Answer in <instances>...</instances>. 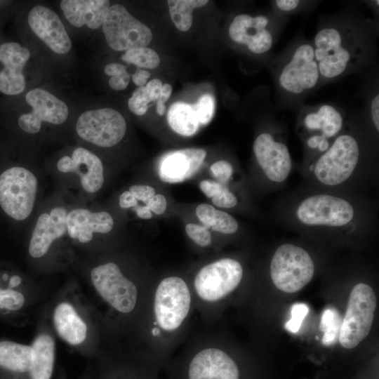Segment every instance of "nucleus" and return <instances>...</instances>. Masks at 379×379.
Returning a JSON list of instances; mask_svg holds the SVG:
<instances>
[{"label":"nucleus","mask_w":379,"mask_h":379,"mask_svg":"<svg viewBox=\"0 0 379 379\" xmlns=\"http://www.w3.org/2000/svg\"><path fill=\"white\" fill-rule=\"evenodd\" d=\"M22 279L14 270L0 265V316H11L25 305Z\"/></svg>","instance_id":"nucleus-28"},{"label":"nucleus","mask_w":379,"mask_h":379,"mask_svg":"<svg viewBox=\"0 0 379 379\" xmlns=\"http://www.w3.org/2000/svg\"><path fill=\"white\" fill-rule=\"evenodd\" d=\"M81 379H94L93 376L91 374H86L84 377H82Z\"/></svg>","instance_id":"nucleus-53"},{"label":"nucleus","mask_w":379,"mask_h":379,"mask_svg":"<svg viewBox=\"0 0 379 379\" xmlns=\"http://www.w3.org/2000/svg\"><path fill=\"white\" fill-rule=\"evenodd\" d=\"M29 58V51L18 43L6 42L0 45V62L4 66L0 71L1 93L15 95L24 91L26 83L22 70Z\"/></svg>","instance_id":"nucleus-20"},{"label":"nucleus","mask_w":379,"mask_h":379,"mask_svg":"<svg viewBox=\"0 0 379 379\" xmlns=\"http://www.w3.org/2000/svg\"><path fill=\"white\" fill-rule=\"evenodd\" d=\"M210 171L211 175L216 179L217 182L224 186H227L234 174L232 164L228 161L223 159L216 161L212 164L210 166Z\"/></svg>","instance_id":"nucleus-37"},{"label":"nucleus","mask_w":379,"mask_h":379,"mask_svg":"<svg viewBox=\"0 0 379 379\" xmlns=\"http://www.w3.org/2000/svg\"><path fill=\"white\" fill-rule=\"evenodd\" d=\"M293 229L326 234L371 230L373 213L364 201L343 192L316 190L295 197L284 209Z\"/></svg>","instance_id":"nucleus-2"},{"label":"nucleus","mask_w":379,"mask_h":379,"mask_svg":"<svg viewBox=\"0 0 379 379\" xmlns=\"http://www.w3.org/2000/svg\"><path fill=\"white\" fill-rule=\"evenodd\" d=\"M253 152L270 189L286 182L292 171L293 161L286 142L278 133L271 130L259 133L254 140Z\"/></svg>","instance_id":"nucleus-12"},{"label":"nucleus","mask_w":379,"mask_h":379,"mask_svg":"<svg viewBox=\"0 0 379 379\" xmlns=\"http://www.w3.org/2000/svg\"><path fill=\"white\" fill-rule=\"evenodd\" d=\"M66 222L68 235L84 244L93 239V233H108L114 226L113 218L107 212H92L85 208L71 211Z\"/></svg>","instance_id":"nucleus-23"},{"label":"nucleus","mask_w":379,"mask_h":379,"mask_svg":"<svg viewBox=\"0 0 379 379\" xmlns=\"http://www.w3.org/2000/svg\"><path fill=\"white\" fill-rule=\"evenodd\" d=\"M309 312V307L305 303H295L291 307V317L286 324V328L291 333H297L301 325L303 319Z\"/></svg>","instance_id":"nucleus-38"},{"label":"nucleus","mask_w":379,"mask_h":379,"mask_svg":"<svg viewBox=\"0 0 379 379\" xmlns=\"http://www.w3.org/2000/svg\"><path fill=\"white\" fill-rule=\"evenodd\" d=\"M154 279L130 277L113 261L102 263L91 271V280L98 295L116 315L129 319L132 329Z\"/></svg>","instance_id":"nucleus-5"},{"label":"nucleus","mask_w":379,"mask_h":379,"mask_svg":"<svg viewBox=\"0 0 379 379\" xmlns=\"http://www.w3.org/2000/svg\"><path fill=\"white\" fill-rule=\"evenodd\" d=\"M195 305L187 277L175 274L154 278L133 331V354L162 370L187 339Z\"/></svg>","instance_id":"nucleus-1"},{"label":"nucleus","mask_w":379,"mask_h":379,"mask_svg":"<svg viewBox=\"0 0 379 379\" xmlns=\"http://www.w3.org/2000/svg\"><path fill=\"white\" fill-rule=\"evenodd\" d=\"M28 23L33 32L53 51L59 54L69 52L72 46L70 38L53 11L36 6L29 13Z\"/></svg>","instance_id":"nucleus-18"},{"label":"nucleus","mask_w":379,"mask_h":379,"mask_svg":"<svg viewBox=\"0 0 379 379\" xmlns=\"http://www.w3.org/2000/svg\"><path fill=\"white\" fill-rule=\"evenodd\" d=\"M128 191L137 201H141L145 204L156 194L154 188L146 185H133L129 187Z\"/></svg>","instance_id":"nucleus-41"},{"label":"nucleus","mask_w":379,"mask_h":379,"mask_svg":"<svg viewBox=\"0 0 379 379\" xmlns=\"http://www.w3.org/2000/svg\"><path fill=\"white\" fill-rule=\"evenodd\" d=\"M185 232L195 245L201 248H207L213 244L212 234L209 229L204 225L188 223L185 226Z\"/></svg>","instance_id":"nucleus-35"},{"label":"nucleus","mask_w":379,"mask_h":379,"mask_svg":"<svg viewBox=\"0 0 379 379\" xmlns=\"http://www.w3.org/2000/svg\"><path fill=\"white\" fill-rule=\"evenodd\" d=\"M227 186H224L217 181L212 180H204L199 182V188L201 192L208 197L212 198L215 194L220 192L224 187Z\"/></svg>","instance_id":"nucleus-43"},{"label":"nucleus","mask_w":379,"mask_h":379,"mask_svg":"<svg viewBox=\"0 0 379 379\" xmlns=\"http://www.w3.org/2000/svg\"><path fill=\"white\" fill-rule=\"evenodd\" d=\"M145 206L157 215L163 214L167 207V201L166 197L161 194H156L153 198L145 204Z\"/></svg>","instance_id":"nucleus-42"},{"label":"nucleus","mask_w":379,"mask_h":379,"mask_svg":"<svg viewBox=\"0 0 379 379\" xmlns=\"http://www.w3.org/2000/svg\"><path fill=\"white\" fill-rule=\"evenodd\" d=\"M62 173H77L84 191L98 192L104 183V168L101 160L84 147L75 148L72 156H63L57 163Z\"/></svg>","instance_id":"nucleus-19"},{"label":"nucleus","mask_w":379,"mask_h":379,"mask_svg":"<svg viewBox=\"0 0 379 379\" xmlns=\"http://www.w3.org/2000/svg\"><path fill=\"white\" fill-rule=\"evenodd\" d=\"M376 305L375 292L369 285L359 283L353 287L338 338L341 346L352 349L367 337Z\"/></svg>","instance_id":"nucleus-11"},{"label":"nucleus","mask_w":379,"mask_h":379,"mask_svg":"<svg viewBox=\"0 0 379 379\" xmlns=\"http://www.w3.org/2000/svg\"><path fill=\"white\" fill-rule=\"evenodd\" d=\"M150 102L152 100L145 86H142L138 87L133 93L132 96L128 99V107L133 114L142 116L147 112Z\"/></svg>","instance_id":"nucleus-36"},{"label":"nucleus","mask_w":379,"mask_h":379,"mask_svg":"<svg viewBox=\"0 0 379 379\" xmlns=\"http://www.w3.org/2000/svg\"><path fill=\"white\" fill-rule=\"evenodd\" d=\"M321 81L311 42L303 41L293 48L277 74L281 90L298 96L314 89Z\"/></svg>","instance_id":"nucleus-9"},{"label":"nucleus","mask_w":379,"mask_h":379,"mask_svg":"<svg viewBox=\"0 0 379 379\" xmlns=\"http://www.w3.org/2000/svg\"><path fill=\"white\" fill-rule=\"evenodd\" d=\"M162 368L134 354L121 360L107 359L98 379H160Z\"/></svg>","instance_id":"nucleus-24"},{"label":"nucleus","mask_w":379,"mask_h":379,"mask_svg":"<svg viewBox=\"0 0 379 379\" xmlns=\"http://www.w3.org/2000/svg\"><path fill=\"white\" fill-rule=\"evenodd\" d=\"M37 191V179L29 170L12 166L0 174V206L10 218L25 220L32 213Z\"/></svg>","instance_id":"nucleus-10"},{"label":"nucleus","mask_w":379,"mask_h":379,"mask_svg":"<svg viewBox=\"0 0 379 379\" xmlns=\"http://www.w3.org/2000/svg\"><path fill=\"white\" fill-rule=\"evenodd\" d=\"M67 21L76 27L101 26L109 8L107 0H62L60 4Z\"/></svg>","instance_id":"nucleus-25"},{"label":"nucleus","mask_w":379,"mask_h":379,"mask_svg":"<svg viewBox=\"0 0 379 379\" xmlns=\"http://www.w3.org/2000/svg\"><path fill=\"white\" fill-rule=\"evenodd\" d=\"M130 74L126 73L111 77L109 80V85L113 90L121 91L125 89L129 83Z\"/></svg>","instance_id":"nucleus-45"},{"label":"nucleus","mask_w":379,"mask_h":379,"mask_svg":"<svg viewBox=\"0 0 379 379\" xmlns=\"http://www.w3.org/2000/svg\"><path fill=\"white\" fill-rule=\"evenodd\" d=\"M150 73L142 69H137L135 73L132 75L133 81L139 87L145 86L147 79L150 77Z\"/></svg>","instance_id":"nucleus-50"},{"label":"nucleus","mask_w":379,"mask_h":379,"mask_svg":"<svg viewBox=\"0 0 379 379\" xmlns=\"http://www.w3.org/2000/svg\"><path fill=\"white\" fill-rule=\"evenodd\" d=\"M32 346L0 340V379H23L32 363Z\"/></svg>","instance_id":"nucleus-26"},{"label":"nucleus","mask_w":379,"mask_h":379,"mask_svg":"<svg viewBox=\"0 0 379 379\" xmlns=\"http://www.w3.org/2000/svg\"><path fill=\"white\" fill-rule=\"evenodd\" d=\"M67 213L63 207H55L50 213L39 215L29 244V253L34 258L44 256L52 243L67 232Z\"/></svg>","instance_id":"nucleus-21"},{"label":"nucleus","mask_w":379,"mask_h":379,"mask_svg":"<svg viewBox=\"0 0 379 379\" xmlns=\"http://www.w3.org/2000/svg\"><path fill=\"white\" fill-rule=\"evenodd\" d=\"M300 125L303 137L318 136L332 143L341 133L344 120L340 112L332 105L324 104L304 113Z\"/></svg>","instance_id":"nucleus-22"},{"label":"nucleus","mask_w":379,"mask_h":379,"mask_svg":"<svg viewBox=\"0 0 379 379\" xmlns=\"http://www.w3.org/2000/svg\"><path fill=\"white\" fill-rule=\"evenodd\" d=\"M216 208L208 204H201L195 210L196 215L204 227L211 229Z\"/></svg>","instance_id":"nucleus-40"},{"label":"nucleus","mask_w":379,"mask_h":379,"mask_svg":"<svg viewBox=\"0 0 379 379\" xmlns=\"http://www.w3.org/2000/svg\"><path fill=\"white\" fill-rule=\"evenodd\" d=\"M228 32L234 43L258 55L270 52L274 43L271 19L265 15L239 14L230 23Z\"/></svg>","instance_id":"nucleus-15"},{"label":"nucleus","mask_w":379,"mask_h":379,"mask_svg":"<svg viewBox=\"0 0 379 379\" xmlns=\"http://www.w3.org/2000/svg\"><path fill=\"white\" fill-rule=\"evenodd\" d=\"M163 84L161 80L154 79L146 84L145 88L152 100V102H157L160 95Z\"/></svg>","instance_id":"nucleus-46"},{"label":"nucleus","mask_w":379,"mask_h":379,"mask_svg":"<svg viewBox=\"0 0 379 379\" xmlns=\"http://www.w3.org/2000/svg\"><path fill=\"white\" fill-rule=\"evenodd\" d=\"M166 118L171 129L183 136L194 135L201 126L193 105L184 102L171 105Z\"/></svg>","instance_id":"nucleus-29"},{"label":"nucleus","mask_w":379,"mask_h":379,"mask_svg":"<svg viewBox=\"0 0 379 379\" xmlns=\"http://www.w3.org/2000/svg\"><path fill=\"white\" fill-rule=\"evenodd\" d=\"M208 2L207 0H168L170 15L175 27L182 32L187 31L192 24V11Z\"/></svg>","instance_id":"nucleus-30"},{"label":"nucleus","mask_w":379,"mask_h":379,"mask_svg":"<svg viewBox=\"0 0 379 379\" xmlns=\"http://www.w3.org/2000/svg\"><path fill=\"white\" fill-rule=\"evenodd\" d=\"M193 107L201 125H206L211 121L215 109V100L212 95H202Z\"/></svg>","instance_id":"nucleus-34"},{"label":"nucleus","mask_w":379,"mask_h":379,"mask_svg":"<svg viewBox=\"0 0 379 379\" xmlns=\"http://www.w3.org/2000/svg\"><path fill=\"white\" fill-rule=\"evenodd\" d=\"M105 73L108 76H117L126 72V67L119 63H109L105 67Z\"/></svg>","instance_id":"nucleus-51"},{"label":"nucleus","mask_w":379,"mask_h":379,"mask_svg":"<svg viewBox=\"0 0 379 379\" xmlns=\"http://www.w3.org/2000/svg\"><path fill=\"white\" fill-rule=\"evenodd\" d=\"M314 262L302 246L285 243L279 246L270 263V274L280 291L292 293L301 290L313 278Z\"/></svg>","instance_id":"nucleus-8"},{"label":"nucleus","mask_w":379,"mask_h":379,"mask_svg":"<svg viewBox=\"0 0 379 379\" xmlns=\"http://www.w3.org/2000/svg\"><path fill=\"white\" fill-rule=\"evenodd\" d=\"M121 59L128 64L147 69H154L160 63L158 54L154 50L146 47L126 51L121 55Z\"/></svg>","instance_id":"nucleus-32"},{"label":"nucleus","mask_w":379,"mask_h":379,"mask_svg":"<svg viewBox=\"0 0 379 379\" xmlns=\"http://www.w3.org/2000/svg\"><path fill=\"white\" fill-rule=\"evenodd\" d=\"M137 215L144 220L150 219L152 217L151 211L146 206H138L135 208Z\"/></svg>","instance_id":"nucleus-52"},{"label":"nucleus","mask_w":379,"mask_h":379,"mask_svg":"<svg viewBox=\"0 0 379 379\" xmlns=\"http://www.w3.org/2000/svg\"><path fill=\"white\" fill-rule=\"evenodd\" d=\"M211 229L220 234L231 235L239 230V222L230 213L216 209Z\"/></svg>","instance_id":"nucleus-33"},{"label":"nucleus","mask_w":379,"mask_h":379,"mask_svg":"<svg viewBox=\"0 0 379 379\" xmlns=\"http://www.w3.org/2000/svg\"><path fill=\"white\" fill-rule=\"evenodd\" d=\"M53 322L58 335L69 345H79L86 340L87 326L71 303L62 302L56 305Z\"/></svg>","instance_id":"nucleus-27"},{"label":"nucleus","mask_w":379,"mask_h":379,"mask_svg":"<svg viewBox=\"0 0 379 379\" xmlns=\"http://www.w3.org/2000/svg\"><path fill=\"white\" fill-rule=\"evenodd\" d=\"M137 204V199L128 190L124 192L119 197V206L122 208L134 207Z\"/></svg>","instance_id":"nucleus-49"},{"label":"nucleus","mask_w":379,"mask_h":379,"mask_svg":"<svg viewBox=\"0 0 379 379\" xmlns=\"http://www.w3.org/2000/svg\"><path fill=\"white\" fill-rule=\"evenodd\" d=\"M350 25L331 24L321 27L312 43L321 81L347 74L361 62L365 45Z\"/></svg>","instance_id":"nucleus-6"},{"label":"nucleus","mask_w":379,"mask_h":379,"mask_svg":"<svg viewBox=\"0 0 379 379\" xmlns=\"http://www.w3.org/2000/svg\"><path fill=\"white\" fill-rule=\"evenodd\" d=\"M362 146L350 132H341L329 148L312 158L308 170L312 181L323 190L341 192L361 172Z\"/></svg>","instance_id":"nucleus-7"},{"label":"nucleus","mask_w":379,"mask_h":379,"mask_svg":"<svg viewBox=\"0 0 379 379\" xmlns=\"http://www.w3.org/2000/svg\"><path fill=\"white\" fill-rule=\"evenodd\" d=\"M76 131L86 142L101 147H111L124 138L126 123L124 117L114 109H92L79 117Z\"/></svg>","instance_id":"nucleus-14"},{"label":"nucleus","mask_w":379,"mask_h":379,"mask_svg":"<svg viewBox=\"0 0 379 379\" xmlns=\"http://www.w3.org/2000/svg\"><path fill=\"white\" fill-rule=\"evenodd\" d=\"M244 276L241 261L222 257L199 266L187 277L203 326H210L215 320L220 305L241 286Z\"/></svg>","instance_id":"nucleus-4"},{"label":"nucleus","mask_w":379,"mask_h":379,"mask_svg":"<svg viewBox=\"0 0 379 379\" xmlns=\"http://www.w3.org/2000/svg\"><path fill=\"white\" fill-rule=\"evenodd\" d=\"M25 100L32 111L18 119V126L25 132L36 133L41 129L42 121L59 125L68 117L67 105L44 89L36 88L28 91Z\"/></svg>","instance_id":"nucleus-16"},{"label":"nucleus","mask_w":379,"mask_h":379,"mask_svg":"<svg viewBox=\"0 0 379 379\" xmlns=\"http://www.w3.org/2000/svg\"><path fill=\"white\" fill-rule=\"evenodd\" d=\"M342 321L335 308L328 307L324 310L319 326L321 331L324 333L322 343L324 345H333L338 342Z\"/></svg>","instance_id":"nucleus-31"},{"label":"nucleus","mask_w":379,"mask_h":379,"mask_svg":"<svg viewBox=\"0 0 379 379\" xmlns=\"http://www.w3.org/2000/svg\"><path fill=\"white\" fill-rule=\"evenodd\" d=\"M165 379H243L237 358L209 326H192L187 339L164 367Z\"/></svg>","instance_id":"nucleus-3"},{"label":"nucleus","mask_w":379,"mask_h":379,"mask_svg":"<svg viewBox=\"0 0 379 379\" xmlns=\"http://www.w3.org/2000/svg\"><path fill=\"white\" fill-rule=\"evenodd\" d=\"M302 4L299 0H277L274 1L276 8L284 13H290L299 8Z\"/></svg>","instance_id":"nucleus-47"},{"label":"nucleus","mask_w":379,"mask_h":379,"mask_svg":"<svg viewBox=\"0 0 379 379\" xmlns=\"http://www.w3.org/2000/svg\"><path fill=\"white\" fill-rule=\"evenodd\" d=\"M172 93V86L169 84L162 86L160 95L157 101V112L162 116L166 112L165 102L168 100Z\"/></svg>","instance_id":"nucleus-44"},{"label":"nucleus","mask_w":379,"mask_h":379,"mask_svg":"<svg viewBox=\"0 0 379 379\" xmlns=\"http://www.w3.org/2000/svg\"><path fill=\"white\" fill-rule=\"evenodd\" d=\"M371 117L375 131H379V95L376 94L371 102Z\"/></svg>","instance_id":"nucleus-48"},{"label":"nucleus","mask_w":379,"mask_h":379,"mask_svg":"<svg viewBox=\"0 0 379 379\" xmlns=\"http://www.w3.org/2000/svg\"><path fill=\"white\" fill-rule=\"evenodd\" d=\"M206 152L201 148H185L164 154L157 165V173L164 182H182L192 178L201 167Z\"/></svg>","instance_id":"nucleus-17"},{"label":"nucleus","mask_w":379,"mask_h":379,"mask_svg":"<svg viewBox=\"0 0 379 379\" xmlns=\"http://www.w3.org/2000/svg\"><path fill=\"white\" fill-rule=\"evenodd\" d=\"M211 200L215 206L222 208H232L238 204L236 194L227 187L212 197Z\"/></svg>","instance_id":"nucleus-39"},{"label":"nucleus","mask_w":379,"mask_h":379,"mask_svg":"<svg viewBox=\"0 0 379 379\" xmlns=\"http://www.w3.org/2000/svg\"><path fill=\"white\" fill-rule=\"evenodd\" d=\"M102 25L107 44L117 51L146 47L152 39L150 29L119 4L109 7Z\"/></svg>","instance_id":"nucleus-13"}]
</instances>
